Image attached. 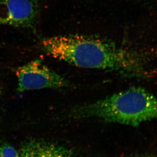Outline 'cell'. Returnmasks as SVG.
<instances>
[{"label": "cell", "instance_id": "cell-1", "mask_svg": "<svg viewBox=\"0 0 157 157\" xmlns=\"http://www.w3.org/2000/svg\"><path fill=\"white\" fill-rule=\"evenodd\" d=\"M48 55L78 67L114 71L132 77H150L153 70L146 53L102 39L78 36H56L42 40Z\"/></svg>", "mask_w": 157, "mask_h": 157}, {"label": "cell", "instance_id": "cell-7", "mask_svg": "<svg viewBox=\"0 0 157 157\" xmlns=\"http://www.w3.org/2000/svg\"><path fill=\"white\" fill-rule=\"evenodd\" d=\"M150 157V156H149V157Z\"/></svg>", "mask_w": 157, "mask_h": 157}, {"label": "cell", "instance_id": "cell-4", "mask_svg": "<svg viewBox=\"0 0 157 157\" xmlns=\"http://www.w3.org/2000/svg\"><path fill=\"white\" fill-rule=\"evenodd\" d=\"M39 0H0V25L35 29Z\"/></svg>", "mask_w": 157, "mask_h": 157}, {"label": "cell", "instance_id": "cell-5", "mask_svg": "<svg viewBox=\"0 0 157 157\" xmlns=\"http://www.w3.org/2000/svg\"><path fill=\"white\" fill-rule=\"evenodd\" d=\"M20 157H77L70 149L56 144L32 140L23 144Z\"/></svg>", "mask_w": 157, "mask_h": 157}, {"label": "cell", "instance_id": "cell-6", "mask_svg": "<svg viewBox=\"0 0 157 157\" xmlns=\"http://www.w3.org/2000/svg\"><path fill=\"white\" fill-rule=\"evenodd\" d=\"M0 157H20L19 153L13 147L5 144L0 147Z\"/></svg>", "mask_w": 157, "mask_h": 157}, {"label": "cell", "instance_id": "cell-3", "mask_svg": "<svg viewBox=\"0 0 157 157\" xmlns=\"http://www.w3.org/2000/svg\"><path fill=\"white\" fill-rule=\"evenodd\" d=\"M16 74L19 92L44 88H61L69 85L67 79L39 59L20 67L17 69Z\"/></svg>", "mask_w": 157, "mask_h": 157}, {"label": "cell", "instance_id": "cell-2", "mask_svg": "<svg viewBox=\"0 0 157 157\" xmlns=\"http://www.w3.org/2000/svg\"><path fill=\"white\" fill-rule=\"evenodd\" d=\"M73 113L77 119H99L137 127L157 117V100L145 89L132 87L98 101L78 105Z\"/></svg>", "mask_w": 157, "mask_h": 157}]
</instances>
